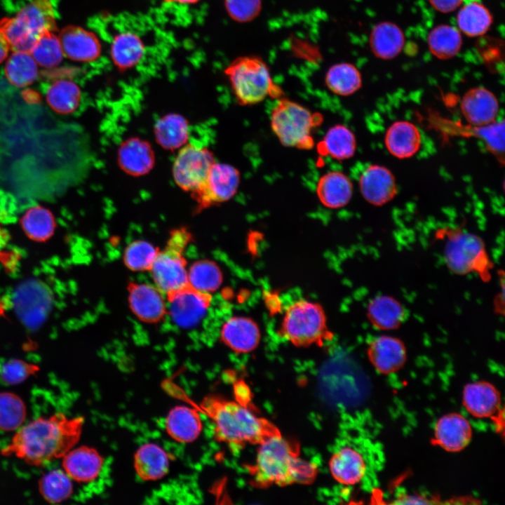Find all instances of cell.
<instances>
[{"mask_svg": "<svg viewBox=\"0 0 505 505\" xmlns=\"http://www.w3.org/2000/svg\"><path fill=\"white\" fill-rule=\"evenodd\" d=\"M118 163L127 174L140 176L154 167L155 156L150 144L138 137L123 141L118 149Z\"/></svg>", "mask_w": 505, "mask_h": 505, "instance_id": "cell-23", "label": "cell"}, {"mask_svg": "<svg viewBox=\"0 0 505 505\" xmlns=\"http://www.w3.org/2000/svg\"><path fill=\"white\" fill-rule=\"evenodd\" d=\"M21 225L25 234L35 241H45L50 238L55 229L53 214L41 206L29 208L23 215Z\"/></svg>", "mask_w": 505, "mask_h": 505, "instance_id": "cell-39", "label": "cell"}, {"mask_svg": "<svg viewBox=\"0 0 505 505\" xmlns=\"http://www.w3.org/2000/svg\"><path fill=\"white\" fill-rule=\"evenodd\" d=\"M83 422L81 417H69L62 412L39 417L17 429L1 454L14 456L30 466H43L62 458L74 447Z\"/></svg>", "mask_w": 505, "mask_h": 505, "instance_id": "cell-1", "label": "cell"}, {"mask_svg": "<svg viewBox=\"0 0 505 505\" xmlns=\"http://www.w3.org/2000/svg\"><path fill=\"white\" fill-rule=\"evenodd\" d=\"M167 312L175 324L191 328L198 324L209 308L212 296L191 286H185L166 295Z\"/></svg>", "mask_w": 505, "mask_h": 505, "instance_id": "cell-13", "label": "cell"}, {"mask_svg": "<svg viewBox=\"0 0 505 505\" xmlns=\"http://www.w3.org/2000/svg\"><path fill=\"white\" fill-rule=\"evenodd\" d=\"M166 2H176L180 4H193L198 2L200 0H163Z\"/></svg>", "mask_w": 505, "mask_h": 505, "instance_id": "cell-49", "label": "cell"}, {"mask_svg": "<svg viewBox=\"0 0 505 505\" xmlns=\"http://www.w3.org/2000/svg\"><path fill=\"white\" fill-rule=\"evenodd\" d=\"M224 8L233 20L246 23L254 20L261 13L262 0H224Z\"/></svg>", "mask_w": 505, "mask_h": 505, "instance_id": "cell-46", "label": "cell"}, {"mask_svg": "<svg viewBox=\"0 0 505 505\" xmlns=\"http://www.w3.org/2000/svg\"><path fill=\"white\" fill-rule=\"evenodd\" d=\"M325 81L327 88L334 94L349 96L361 88L362 76L354 65L339 62L329 67Z\"/></svg>", "mask_w": 505, "mask_h": 505, "instance_id": "cell-35", "label": "cell"}, {"mask_svg": "<svg viewBox=\"0 0 505 505\" xmlns=\"http://www.w3.org/2000/svg\"><path fill=\"white\" fill-rule=\"evenodd\" d=\"M185 227L173 229L166 247L159 250L149 270L155 285L164 294L188 284V270L184 250L191 241Z\"/></svg>", "mask_w": 505, "mask_h": 505, "instance_id": "cell-9", "label": "cell"}, {"mask_svg": "<svg viewBox=\"0 0 505 505\" xmlns=\"http://www.w3.org/2000/svg\"><path fill=\"white\" fill-rule=\"evenodd\" d=\"M405 35L401 28L392 22L375 25L370 34V47L374 55L388 60L396 58L405 45Z\"/></svg>", "mask_w": 505, "mask_h": 505, "instance_id": "cell-28", "label": "cell"}, {"mask_svg": "<svg viewBox=\"0 0 505 505\" xmlns=\"http://www.w3.org/2000/svg\"><path fill=\"white\" fill-rule=\"evenodd\" d=\"M224 74L241 106L260 103L267 97L281 98L283 95L274 82L268 65L260 56H240L227 67Z\"/></svg>", "mask_w": 505, "mask_h": 505, "instance_id": "cell-4", "label": "cell"}, {"mask_svg": "<svg viewBox=\"0 0 505 505\" xmlns=\"http://www.w3.org/2000/svg\"><path fill=\"white\" fill-rule=\"evenodd\" d=\"M445 231L443 257L449 269L458 275L475 272L483 278H487L491 262L483 239L460 229Z\"/></svg>", "mask_w": 505, "mask_h": 505, "instance_id": "cell-8", "label": "cell"}, {"mask_svg": "<svg viewBox=\"0 0 505 505\" xmlns=\"http://www.w3.org/2000/svg\"><path fill=\"white\" fill-rule=\"evenodd\" d=\"M367 315L376 328L391 330L398 328L404 322L407 311L404 306L394 297L379 295L369 302Z\"/></svg>", "mask_w": 505, "mask_h": 505, "instance_id": "cell-29", "label": "cell"}, {"mask_svg": "<svg viewBox=\"0 0 505 505\" xmlns=\"http://www.w3.org/2000/svg\"><path fill=\"white\" fill-rule=\"evenodd\" d=\"M248 468L251 484L259 488L309 483L318 471L314 464L300 458L299 445L281 434L258 444L255 461Z\"/></svg>", "mask_w": 505, "mask_h": 505, "instance_id": "cell-2", "label": "cell"}, {"mask_svg": "<svg viewBox=\"0 0 505 505\" xmlns=\"http://www.w3.org/2000/svg\"><path fill=\"white\" fill-rule=\"evenodd\" d=\"M134 467L137 476L144 480H156L168 471L169 457L159 445L149 443L142 445L134 456Z\"/></svg>", "mask_w": 505, "mask_h": 505, "instance_id": "cell-30", "label": "cell"}, {"mask_svg": "<svg viewBox=\"0 0 505 505\" xmlns=\"http://www.w3.org/2000/svg\"><path fill=\"white\" fill-rule=\"evenodd\" d=\"M427 44L431 54L440 60L456 56L462 46V36L458 28L450 25L433 27L427 36Z\"/></svg>", "mask_w": 505, "mask_h": 505, "instance_id": "cell-36", "label": "cell"}, {"mask_svg": "<svg viewBox=\"0 0 505 505\" xmlns=\"http://www.w3.org/2000/svg\"><path fill=\"white\" fill-rule=\"evenodd\" d=\"M223 280L222 271L214 262L202 260L195 262L188 270V283L195 289L210 293L217 290Z\"/></svg>", "mask_w": 505, "mask_h": 505, "instance_id": "cell-40", "label": "cell"}, {"mask_svg": "<svg viewBox=\"0 0 505 505\" xmlns=\"http://www.w3.org/2000/svg\"><path fill=\"white\" fill-rule=\"evenodd\" d=\"M471 426L468 420L457 413H451L440 417L435 427V439L444 450L458 452L470 442Z\"/></svg>", "mask_w": 505, "mask_h": 505, "instance_id": "cell-24", "label": "cell"}, {"mask_svg": "<svg viewBox=\"0 0 505 505\" xmlns=\"http://www.w3.org/2000/svg\"><path fill=\"white\" fill-rule=\"evenodd\" d=\"M144 51V43L138 35L124 32L114 36L111 45L110 56L118 69L126 71L140 62Z\"/></svg>", "mask_w": 505, "mask_h": 505, "instance_id": "cell-31", "label": "cell"}, {"mask_svg": "<svg viewBox=\"0 0 505 505\" xmlns=\"http://www.w3.org/2000/svg\"><path fill=\"white\" fill-rule=\"evenodd\" d=\"M359 189L363 198L375 206L390 202L398 193L394 175L386 167L370 165L361 174Z\"/></svg>", "mask_w": 505, "mask_h": 505, "instance_id": "cell-15", "label": "cell"}, {"mask_svg": "<svg viewBox=\"0 0 505 505\" xmlns=\"http://www.w3.org/2000/svg\"><path fill=\"white\" fill-rule=\"evenodd\" d=\"M156 142L163 148L176 149L184 145L189 138V124L177 114H168L160 118L154 126Z\"/></svg>", "mask_w": 505, "mask_h": 505, "instance_id": "cell-34", "label": "cell"}, {"mask_svg": "<svg viewBox=\"0 0 505 505\" xmlns=\"http://www.w3.org/2000/svg\"><path fill=\"white\" fill-rule=\"evenodd\" d=\"M202 429V420L198 412L187 406L173 408L166 419L168 434L180 443L193 442L199 436Z\"/></svg>", "mask_w": 505, "mask_h": 505, "instance_id": "cell-27", "label": "cell"}, {"mask_svg": "<svg viewBox=\"0 0 505 505\" xmlns=\"http://www.w3.org/2000/svg\"><path fill=\"white\" fill-rule=\"evenodd\" d=\"M27 416L25 403L14 393H0V430L14 431L22 426Z\"/></svg>", "mask_w": 505, "mask_h": 505, "instance_id": "cell-43", "label": "cell"}, {"mask_svg": "<svg viewBox=\"0 0 505 505\" xmlns=\"http://www.w3.org/2000/svg\"><path fill=\"white\" fill-rule=\"evenodd\" d=\"M129 307L140 321L147 323L161 321L167 313L163 293L154 285L130 282Z\"/></svg>", "mask_w": 505, "mask_h": 505, "instance_id": "cell-14", "label": "cell"}, {"mask_svg": "<svg viewBox=\"0 0 505 505\" xmlns=\"http://www.w3.org/2000/svg\"><path fill=\"white\" fill-rule=\"evenodd\" d=\"M201 407L213 422L214 438L229 446L260 444L281 434L268 419L258 416L241 400H231L215 395L204 398Z\"/></svg>", "mask_w": 505, "mask_h": 505, "instance_id": "cell-3", "label": "cell"}, {"mask_svg": "<svg viewBox=\"0 0 505 505\" xmlns=\"http://www.w3.org/2000/svg\"><path fill=\"white\" fill-rule=\"evenodd\" d=\"M11 50L8 42L0 30V64L6 60Z\"/></svg>", "mask_w": 505, "mask_h": 505, "instance_id": "cell-48", "label": "cell"}, {"mask_svg": "<svg viewBox=\"0 0 505 505\" xmlns=\"http://www.w3.org/2000/svg\"><path fill=\"white\" fill-rule=\"evenodd\" d=\"M46 98L53 110L67 114L74 112L79 107L81 90L74 81L69 79H59L48 86Z\"/></svg>", "mask_w": 505, "mask_h": 505, "instance_id": "cell-38", "label": "cell"}, {"mask_svg": "<svg viewBox=\"0 0 505 505\" xmlns=\"http://www.w3.org/2000/svg\"><path fill=\"white\" fill-rule=\"evenodd\" d=\"M29 53L39 66L52 68L58 66L64 54L55 31L47 30L36 39Z\"/></svg>", "mask_w": 505, "mask_h": 505, "instance_id": "cell-41", "label": "cell"}, {"mask_svg": "<svg viewBox=\"0 0 505 505\" xmlns=\"http://www.w3.org/2000/svg\"><path fill=\"white\" fill-rule=\"evenodd\" d=\"M462 116L472 126H483L496 121L499 105L490 90L478 86L469 89L460 102Z\"/></svg>", "mask_w": 505, "mask_h": 505, "instance_id": "cell-16", "label": "cell"}, {"mask_svg": "<svg viewBox=\"0 0 505 505\" xmlns=\"http://www.w3.org/2000/svg\"><path fill=\"white\" fill-rule=\"evenodd\" d=\"M56 28L52 0H32L14 17L0 20V30L13 51L29 52L42 33Z\"/></svg>", "mask_w": 505, "mask_h": 505, "instance_id": "cell-5", "label": "cell"}, {"mask_svg": "<svg viewBox=\"0 0 505 505\" xmlns=\"http://www.w3.org/2000/svg\"><path fill=\"white\" fill-rule=\"evenodd\" d=\"M329 467L333 478L345 485L361 482L368 469L365 456L351 446H344L335 452L330 458Z\"/></svg>", "mask_w": 505, "mask_h": 505, "instance_id": "cell-19", "label": "cell"}, {"mask_svg": "<svg viewBox=\"0 0 505 505\" xmlns=\"http://www.w3.org/2000/svg\"><path fill=\"white\" fill-rule=\"evenodd\" d=\"M322 121L320 114L285 97L279 98L270 115L271 130L281 144L301 149L314 147L311 130Z\"/></svg>", "mask_w": 505, "mask_h": 505, "instance_id": "cell-6", "label": "cell"}, {"mask_svg": "<svg viewBox=\"0 0 505 505\" xmlns=\"http://www.w3.org/2000/svg\"><path fill=\"white\" fill-rule=\"evenodd\" d=\"M492 22L493 18L489 9L477 1L462 6L457 15L458 29L469 37L485 34Z\"/></svg>", "mask_w": 505, "mask_h": 505, "instance_id": "cell-33", "label": "cell"}, {"mask_svg": "<svg viewBox=\"0 0 505 505\" xmlns=\"http://www.w3.org/2000/svg\"><path fill=\"white\" fill-rule=\"evenodd\" d=\"M39 490L45 500L60 503L72 495V479L63 471L55 469L44 474L39 480Z\"/></svg>", "mask_w": 505, "mask_h": 505, "instance_id": "cell-42", "label": "cell"}, {"mask_svg": "<svg viewBox=\"0 0 505 505\" xmlns=\"http://www.w3.org/2000/svg\"><path fill=\"white\" fill-rule=\"evenodd\" d=\"M64 56L81 62L96 60L101 54L102 46L97 36L79 26L69 25L58 34Z\"/></svg>", "mask_w": 505, "mask_h": 505, "instance_id": "cell-17", "label": "cell"}, {"mask_svg": "<svg viewBox=\"0 0 505 505\" xmlns=\"http://www.w3.org/2000/svg\"><path fill=\"white\" fill-rule=\"evenodd\" d=\"M463 403L467 411L478 418L493 417L499 410L500 396L496 388L486 382L468 384L463 392Z\"/></svg>", "mask_w": 505, "mask_h": 505, "instance_id": "cell-25", "label": "cell"}, {"mask_svg": "<svg viewBox=\"0 0 505 505\" xmlns=\"http://www.w3.org/2000/svg\"><path fill=\"white\" fill-rule=\"evenodd\" d=\"M215 162L214 154L209 149L187 144L174 161V180L180 189L192 194L204 184Z\"/></svg>", "mask_w": 505, "mask_h": 505, "instance_id": "cell-11", "label": "cell"}, {"mask_svg": "<svg viewBox=\"0 0 505 505\" xmlns=\"http://www.w3.org/2000/svg\"><path fill=\"white\" fill-rule=\"evenodd\" d=\"M464 0H429L435 10L443 13H449L456 11L462 5Z\"/></svg>", "mask_w": 505, "mask_h": 505, "instance_id": "cell-47", "label": "cell"}, {"mask_svg": "<svg viewBox=\"0 0 505 505\" xmlns=\"http://www.w3.org/2000/svg\"><path fill=\"white\" fill-rule=\"evenodd\" d=\"M240 173L231 165L215 162L204 184L191 196L199 210L229 201L240 184Z\"/></svg>", "mask_w": 505, "mask_h": 505, "instance_id": "cell-12", "label": "cell"}, {"mask_svg": "<svg viewBox=\"0 0 505 505\" xmlns=\"http://www.w3.org/2000/svg\"><path fill=\"white\" fill-rule=\"evenodd\" d=\"M318 152L332 159L344 161L351 159L356 150L354 133L346 126L337 124L329 128L317 147Z\"/></svg>", "mask_w": 505, "mask_h": 505, "instance_id": "cell-32", "label": "cell"}, {"mask_svg": "<svg viewBox=\"0 0 505 505\" xmlns=\"http://www.w3.org/2000/svg\"><path fill=\"white\" fill-rule=\"evenodd\" d=\"M221 339L225 345L237 353H248L258 346L260 330L257 324L245 316H233L222 325Z\"/></svg>", "mask_w": 505, "mask_h": 505, "instance_id": "cell-21", "label": "cell"}, {"mask_svg": "<svg viewBox=\"0 0 505 505\" xmlns=\"http://www.w3.org/2000/svg\"><path fill=\"white\" fill-rule=\"evenodd\" d=\"M11 304L21 323L28 330H36L48 319L53 309V296L44 282L29 278L13 290Z\"/></svg>", "mask_w": 505, "mask_h": 505, "instance_id": "cell-10", "label": "cell"}, {"mask_svg": "<svg viewBox=\"0 0 505 505\" xmlns=\"http://www.w3.org/2000/svg\"><path fill=\"white\" fill-rule=\"evenodd\" d=\"M39 368L20 359H9L0 364V380L6 384H20L35 375Z\"/></svg>", "mask_w": 505, "mask_h": 505, "instance_id": "cell-45", "label": "cell"}, {"mask_svg": "<svg viewBox=\"0 0 505 505\" xmlns=\"http://www.w3.org/2000/svg\"><path fill=\"white\" fill-rule=\"evenodd\" d=\"M38 66L29 51L14 50L6 62L5 76L13 86L26 87L37 79Z\"/></svg>", "mask_w": 505, "mask_h": 505, "instance_id": "cell-37", "label": "cell"}, {"mask_svg": "<svg viewBox=\"0 0 505 505\" xmlns=\"http://www.w3.org/2000/svg\"><path fill=\"white\" fill-rule=\"evenodd\" d=\"M159 251L158 248L148 241H133L124 250L123 262L132 271H149Z\"/></svg>", "mask_w": 505, "mask_h": 505, "instance_id": "cell-44", "label": "cell"}, {"mask_svg": "<svg viewBox=\"0 0 505 505\" xmlns=\"http://www.w3.org/2000/svg\"><path fill=\"white\" fill-rule=\"evenodd\" d=\"M368 356L375 368L381 373L398 370L406 360V349L398 338L389 335L375 337L369 344Z\"/></svg>", "mask_w": 505, "mask_h": 505, "instance_id": "cell-18", "label": "cell"}, {"mask_svg": "<svg viewBox=\"0 0 505 505\" xmlns=\"http://www.w3.org/2000/svg\"><path fill=\"white\" fill-rule=\"evenodd\" d=\"M103 459L94 448L80 446L72 448L62 457L63 471L76 482L88 483L100 474Z\"/></svg>", "mask_w": 505, "mask_h": 505, "instance_id": "cell-20", "label": "cell"}, {"mask_svg": "<svg viewBox=\"0 0 505 505\" xmlns=\"http://www.w3.org/2000/svg\"><path fill=\"white\" fill-rule=\"evenodd\" d=\"M316 194L325 207L332 209L342 208L352 198L353 184L350 178L342 172H328L319 178Z\"/></svg>", "mask_w": 505, "mask_h": 505, "instance_id": "cell-26", "label": "cell"}, {"mask_svg": "<svg viewBox=\"0 0 505 505\" xmlns=\"http://www.w3.org/2000/svg\"><path fill=\"white\" fill-rule=\"evenodd\" d=\"M422 138L416 125L408 121H396L387 128L384 144L388 152L398 159H410L420 149Z\"/></svg>", "mask_w": 505, "mask_h": 505, "instance_id": "cell-22", "label": "cell"}, {"mask_svg": "<svg viewBox=\"0 0 505 505\" xmlns=\"http://www.w3.org/2000/svg\"><path fill=\"white\" fill-rule=\"evenodd\" d=\"M280 331L283 337L298 347L323 346L332 337L322 307L305 299L297 300L288 306Z\"/></svg>", "mask_w": 505, "mask_h": 505, "instance_id": "cell-7", "label": "cell"}]
</instances>
